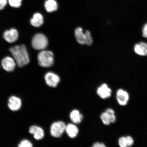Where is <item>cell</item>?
Returning <instances> with one entry per match:
<instances>
[{"mask_svg": "<svg viewBox=\"0 0 147 147\" xmlns=\"http://www.w3.org/2000/svg\"><path fill=\"white\" fill-rule=\"evenodd\" d=\"M18 67H23L30 62L29 54L24 45H16L9 49Z\"/></svg>", "mask_w": 147, "mask_h": 147, "instance_id": "cell-1", "label": "cell"}, {"mask_svg": "<svg viewBox=\"0 0 147 147\" xmlns=\"http://www.w3.org/2000/svg\"><path fill=\"white\" fill-rule=\"evenodd\" d=\"M38 64L42 67H50L54 63V55L50 51H42L38 54Z\"/></svg>", "mask_w": 147, "mask_h": 147, "instance_id": "cell-2", "label": "cell"}, {"mask_svg": "<svg viewBox=\"0 0 147 147\" xmlns=\"http://www.w3.org/2000/svg\"><path fill=\"white\" fill-rule=\"evenodd\" d=\"M48 41L46 36L43 34H38L34 36L32 41V47L37 50H42L47 47Z\"/></svg>", "mask_w": 147, "mask_h": 147, "instance_id": "cell-3", "label": "cell"}, {"mask_svg": "<svg viewBox=\"0 0 147 147\" xmlns=\"http://www.w3.org/2000/svg\"><path fill=\"white\" fill-rule=\"evenodd\" d=\"M66 125L62 121L55 122L51 125L50 133L52 136L55 138L60 137L65 131Z\"/></svg>", "mask_w": 147, "mask_h": 147, "instance_id": "cell-4", "label": "cell"}, {"mask_svg": "<svg viewBox=\"0 0 147 147\" xmlns=\"http://www.w3.org/2000/svg\"><path fill=\"white\" fill-rule=\"evenodd\" d=\"M46 84L49 87H56L60 81V78L55 74L49 72L46 74L45 76Z\"/></svg>", "mask_w": 147, "mask_h": 147, "instance_id": "cell-5", "label": "cell"}, {"mask_svg": "<svg viewBox=\"0 0 147 147\" xmlns=\"http://www.w3.org/2000/svg\"><path fill=\"white\" fill-rule=\"evenodd\" d=\"M16 63L14 58L6 57L2 60L1 65L3 69L7 71H11L15 68Z\"/></svg>", "mask_w": 147, "mask_h": 147, "instance_id": "cell-6", "label": "cell"}, {"mask_svg": "<svg viewBox=\"0 0 147 147\" xmlns=\"http://www.w3.org/2000/svg\"><path fill=\"white\" fill-rule=\"evenodd\" d=\"M8 107L12 111H17L21 107L22 102L21 99L16 96H11L9 99Z\"/></svg>", "mask_w": 147, "mask_h": 147, "instance_id": "cell-7", "label": "cell"}, {"mask_svg": "<svg viewBox=\"0 0 147 147\" xmlns=\"http://www.w3.org/2000/svg\"><path fill=\"white\" fill-rule=\"evenodd\" d=\"M3 36L7 42L9 43H13L18 39V33L16 29L12 28L5 31L3 34Z\"/></svg>", "mask_w": 147, "mask_h": 147, "instance_id": "cell-8", "label": "cell"}, {"mask_svg": "<svg viewBox=\"0 0 147 147\" xmlns=\"http://www.w3.org/2000/svg\"><path fill=\"white\" fill-rule=\"evenodd\" d=\"M97 93L100 98L105 99L111 96V90L106 84H103L98 88Z\"/></svg>", "mask_w": 147, "mask_h": 147, "instance_id": "cell-9", "label": "cell"}, {"mask_svg": "<svg viewBox=\"0 0 147 147\" xmlns=\"http://www.w3.org/2000/svg\"><path fill=\"white\" fill-rule=\"evenodd\" d=\"M29 132L34 135V138L37 140H41L45 136V133L43 129L37 126H31L29 128Z\"/></svg>", "mask_w": 147, "mask_h": 147, "instance_id": "cell-10", "label": "cell"}, {"mask_svg": "<svg viewBox=\"0 0 147 147\" xmlns=\"http://www.w3.org/2000/svg\"><path fill=\"white\" fill-rule=\"evenodd\" d=\"M117 98L119 104L125 106L127 103L129 96L126 91L122 89H119L117 91Z\"/></svg>", "mask_w": 147, "mask_h": 147, "instance_id": "cell-11", "label": "cell"}, {"mask_svg": "<svg viewBox=\"0 0 147 147\" xmlns=\"http://www.w3.org/2000/svg\"><path fill=\"white\" fill-rule=\"evenodd\" d=\"M135 52L141 56L147 55V44L144 42H140L136 44L134 48Z\"/></svg>", "mask_w": 147, "mask_h": 147, "instance_id": "cell-12", "label": "cell"}, {"mask_svg": "<svg viewBox=\"0 0 147 147\" xmlns=\"http://www.w3.org/2000/svg\"><path fill=\"white\" fill-rule=\"evenodd\" d=\"M65 131L68 136L71 138L76 137L79 132L78 127L73 124H69L66 125Z\"/></svg>", "mask_w": 147, "mask_h": 147, "instance_id": "cell-13", "label": "cell"}, {"mask_svg": "<svg viewBox=\"0 0 147 147\" xmlns=\"http://www.w3.org/2000/svg\"><path fill=\"white\" fill-rule=\"evenodd\" d=\"M44 23V18L42 14L38 13H35L30 20V23L33 26L38 27L41 26Z\"/></svg>", "mask_w": 147, "mask_h": 147, "instance_id": "cell-14", "label": "cell"}, {"mask_svg": "<svg viewBox=\"0 0 147 147\" xmlns=\"http://www.w3.org/2000/svg\"><path fill=\"white\" fill-rule=\"evenodd\" d=\"M70 118L72 122L75 124L80 123L83 118V115L81 114L78 110L75 109L73 110L70 114Z\"/></svg>", "mask_w": 147, "mask_h": 147, "instance_id": "cell-15", "label": "cell"}, {"mask_svg": "<svg viewBox=\"0 0 147 147\" xmlns=\"http://www.w3.org/2000/svg\"><path fill=\"white\" fill-rule=\"evenodd\" d=\"M75 36L76 39L79 44L84 45L86 43V35L85 33L83 32L81 28L78 27L75 30Z\"/></svg>", "mask_w": 147, "mask_h": 147, "instance_id": "cell-16", "label": "cell"}, {"mask_svg": "<svg viewBox=\"0 0 147 147\" xmlns=\"http://www.w3.org/2000/svg\"><path fill=\"white\" fill-rule=\"evenodd\" d=\"M46 10L49 12H51L57 10L58 4L55 0H47L45 3Z\"/></svg>", "mask_w": 147, "mask_h": 147, "instance_id": "cell-17", "label": "cell"}, {"mask_svg": "<svg viewBox=\"0 0 147 147\" xmlns=\"http://www.w3.org/2000/svg\"><path fill=\"white\" fill-rule=\"evenodd\" d=\"M100 119L103 123L106 125H109L111 123L109 116L106 112H104L101 114Z\"/></svg>", "mask_w": 147, "mask_h": 147, "instance_id": "cell-18", "label": "cell"}, {"mask_svg": "<svg viewBox=\"0 0 147 147\" xmlns=\"http://www.w3.org/2000/svg\"><path fill=\"white\" fill-rule=\"evenodd\" d=\"M10 6L14 8H19L22 5V0H8Z\"/></svg>", "mask_w": 147, "mask_h": 147, "instance_id": "cell-19", "label": "cell"}, {"mask_svg": "<svg viewBox=\"0 0 147 147\" xmlns=\"http://www.w3.org/2000/svg\"><path fill=\"white\" fill-rule=\"evenodd\" d=\"M86 35V43L88 45H90L92 43L93 40L91 36L90 33L88 30L85 32Z\"/></svg>", "mask_w": 147, "mask_h": 147, "instance_id": "cell-20", "label": "cell"}, {"mask_svg": "<svg viewBox=\"0 0 147 147\" xmlns=\"http://www.w3.org/2000/svg\"><path fill=\"white\" fill-rule=\"evenodd\" d=\"M32 144L30 141L27 140H24L21 141L18 145L19 147H32Z\"/></svg>", "mask_w": 147, "mask_h": 147, "instance_id": "cell-21", "label": "cell"}, {"mask_svg": "<svg viewBox=\"0 0 147 147\" xmlns=\"http://www.w3.org/2000/svg\"><path fill=\"white\" fill-rule=\"evenodd\" d=\"M118 143L119 146L121 147H127L126 137H121L119 138L118 141Z\"/></svg>", "mask_w": 147, "mask_h": 147, "instance_id": "cell-22", "label": "cell"}, {"mask_svg": "<svg viewBox=\"0 0 147 147\" xmlns=\"http://www.w3.org/2000/svg\"><path fill=\"white\" fill-rule=\"evenodd\" d=\"M126 138L127 146L129 147L131 146L134 143V140L133 138L129 136H128Z\"/></svg>", "mask_w": 147, "mask_h": 147, "instance_id": "cell-23", "label": "cell"}, {"mask_svg": "<svg viewBox=\"0 0 147 147\" xmlns=\"http://www.w3.org/2000/svg\"><path fill=\"white\" fill-rule=\"evenodd\" d=\"M142 36L143 37L147 38V23L145 24L143 28Z\"/></svg>", "mask_w": 147, "mask_h": 147, "instance_id": "cell-24", "label": "cell"}, {"mask_svg": "<svg viewBox=\"0 0 147 147\" xmlns=\"http://www.w3.org/2000/svg\"><path fill=\"white\" fill-rule=\"evenodd\" d=\"M7 3V0H0V10H3L5 8Z\"/></svg>", "mask_w": 147, "mask_h": 147, "instance_id": "cell-25", "label": "cell"}, {"mask_svg": "<svg viewBox=\"0 0 147 147\" xmlns=\"http://www.w3.org/2000/svg\"><path fill=\"white\" fill-rule=\"evenodd\" d=\"M92 146L93 147H105L106 146L103 143L97 142L94 144Z\"/></svg>", "mask_w": 147, "mask_h": 147, "instance_id": "cell-26", "label": "cell"}]
</instances>
